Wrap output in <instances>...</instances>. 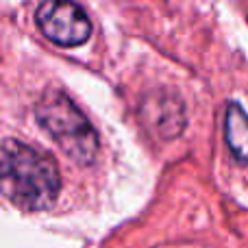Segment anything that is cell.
I'll list each match as a JSON object with an SVG mask.
<instances>
[{
  "label": "cell",
  "mask_w": 248,
  "mask_h": 248,
  "mask_svg": "<svg viewBox=\"0 0 248 248\" xmlns=\"http://www.w3.org/2000/svg\"><path fill=\"white\" fill-rule=\"evenodd\" d=\"M59 168L46 153L7 140L2 144V192L22 209H44L57 198Z\"/></svg>",
  "instance_id": "cell-1"
},
{
  "label": "cell",
  "mask_w": 248,
  "mask_h": 248,
  "mask_svg": "<svg viewBox=\"0 0 248 248\" xmlns=\"http://www.w3.org/2000/svg\"><path fill=\"white\" fill-rule=\"evenodd\" d=\"M224 140L237 159L248 161V113L237 103L227 105L224 113Z\"/></svg>",
  "instance_id": "cell-4"
},
{
  "label": "cell",
  "mask_w": 248,
  "mask_h": 248,
  "mask_svg": "<svg viewBox=\"0 0 248 248\" xmlns=\"http://www.w3.org/2000/svg\"><path fill=\"white\" fill-rule=\"evenodd\" d=\"M35 20L42 33L59 46H78L87 42L92 33V22L87 13L74 2L39 4Z\"/></svg>",
  "instance_id": "cell-3"
},
{
  "label": "cell",
  "mask_w": 248,
  "mask_h": 248,
  "mask_svg": "<svg viewBox=\"0 0 248 248\" xmlns=\"http://www.w3.org/2000/svg\"><path fill=\"white\" fill-rule=\"evenodd\" d=\"M35 118L55 137L68 157L78 163H92L98 150V137L81 109L59 90H50L35 105Z\"/></svg>",
  "instance_id": "cell-2"
}]
</instances>
